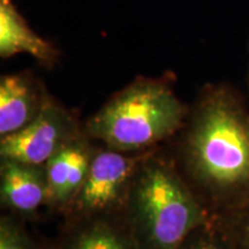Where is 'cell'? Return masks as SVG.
Returning a JSON list of instances; mask_svg holds the SVG:
<instances>
[{
  "mask_svg": "<svg viewBox=\"0 0 249 249\" xmlns=\"http://www.w3.org/2000/svg\"><path fill=\"white\" fill-rule=\"evenodd\" d=\"M165 147L213 219L249 207V107L233 87L204 86Z\"/></svg>",
  "mask_w": 249,
  "mask_h": 249,
  "instance_id": "obj_1",
  "label": "cell"
},
{
  "mask_svg": "<svg viewBox=\"0 0 249 249\" xmlns=\"http://www.w3.org/2000/svg\"><path fill=\"white\" fill-rule=\"evenodd\" d=\"M124 219L139 249H178L213 218L181 178L165 144L140 161Z\"/></svg>",
  "mask_w": 249,
  "mask_h": 249,
  "instance_id": "obj_2",
  "label": "cell"
},
{
  "mask_svg": "<svg viewBox=\"0 0 249 249\" xmlns=\"http://www.w3.org/2000/svg\"><path fill=\"white\" fill-rule=\"evenodd\" d=\"M189 107L176 92V75L138 76L114 92L83 123L93 141L124 152L149 151L171 141Z\"/></svg>",
  "mask_w": 249,
  "mask_h": 249,
  "instance_id": "obj_3",
  "label": "cell"
},
{
  "mask_svg": "<svg viewBox=\"0 0 249 249\" xmlns=\"http://www.w3.org/2000/svg\"><path fill=\"white\" fill-rule=\"evenodd\" d=\"M149 151L124 152L97 142L88 176L62 219L124 214L134 176Z\"/></svg>",
  "mask_w": 249,
  "mask_h": 249,
  "instance_id": "obj_4",
  "label": "cell"
},
{
  "mask_svg": "<svg viewBox=\"0 0 249 249\" xmlns=\"http://www.w3.org/2000/svg\"><path fill=\"white\" fill-rule=\"evenodd\" d=\"M81 133L83 123L50 95L33 123L20 132L0 138V157L45 165L55 152Z\"/></svg>",
  "mask_w": 249,
  "mask_h": 249,
  "instance_id": "obj_5",
  "label": "cell"
},
{
  "mask_svg": "<svg viewBox=\"0 0 249 249\" xmlns=\"http://www.w3.org/2000/svg\"><path fill=\"white\" fill-rule=\"evenodd\" d=\"M96 147L97 142L83 130L46 161L50 213L61 218L66 213L88 176Z\"/></svg>",
  "mask_w": 249,
  "mask_h": 249,
  "instance_id": "obj_6",
  "label": "cell"
},
{
  "mask_svg": "<svg viewBox=\"0 0 249 249\" xmlns=\"http://www.w3.org/2000/svg\"><path fill=\"white\" fill-rule=\"evenodd\" d=\"M48 202L45 165L0 157V204L6 213L33 222Z\"/></svg>",
  "mask_w": 249,
  "mask_h": 249,
  "instance_id": "obj_7",
  "label": "cell"
},
{
  "mask_svg": "<svg viewBox=\"0 0 249 249\" xmlns=\"http://www.w3.org/2000/svg\"><path fill=\"white\" fill-rule=\"evenodd\" d=\"M50 95L30 71L0 77V138L20 132L33 123Z\"/></svg>",
  "mask_w": 249,
  "mask_h": 249,
  "instance_id": "obj_8",
  "label": "cell"
},
{
  "mask_svg": "<svg viewBox=\"0 0 249 249\" xmlns=\"http://www.w3.org/2000/svg\"><path fill=\"white\" fill-rule=\"evenodd\" d=\"M50 249H139L124 214L62 219Z\"/></svg>",
  "mask_w": 249,
  "mask_h": 249,
  "instance_id": "obj_9",
  "label": "cell"
},
{
  "mask_svg": "<svg viewBox=\"0 0 249 249\" xmlns=\"http://www.w3.org/2000/svg\"><path fill=\"white\" fill-rule=\"evenodd\" d=\"M18 53L31 55L48 70L60 60L59 49L31 29L13 0H0V57L8 59Z\"/></svg>",
  "mask_w": 249,
  "mask_h": 249,
  "instance_id": "obj_10",
  "label": "cell"
},
{
  "mask_svg": "<svg viewBox=\"0 0 249 249\" xmlns=\"http://www.w3.org/2000/svg\"><path fill=\"white\" fill-rule=\"evenodd\" d=\"M26 222L8 213L0 217V249H48L31 236Z\"/></svg>",
  "mask_w": 249,
  "mask_h": 249,
  "instance_id": "obj_11",
  "label": "cell"
},
{
  "mask_svg": "<svg viewBox=\"0 0 249 249\" xmlns=\"http://www.w3.org/2000/svg\"><path fill=\"white\" fill-rule=\"evenodd\" d=\"M178 249H234L220 226L211 219L198 226L183 240Z\"/></svg>",
  "mask_w": 249,
  "mask_h": 249,
  "instance_id": "obj_12",
  "label": "cell"
},
{
  "mask_svg": "<svg viewBox=\"0 0 249 249\" xmlns=\"http://www.w3.org/2000/svg\"><path fill=\"white\" fill-rule=\"evenodd\" d=\"M213 220L225 232L234 249H249V207Z\"/></svg>",
  "mask_w": 249,
  "mask_h": 249,
  "instance_id": "obj_13",
  "label": "cell"
}]
</instances>
